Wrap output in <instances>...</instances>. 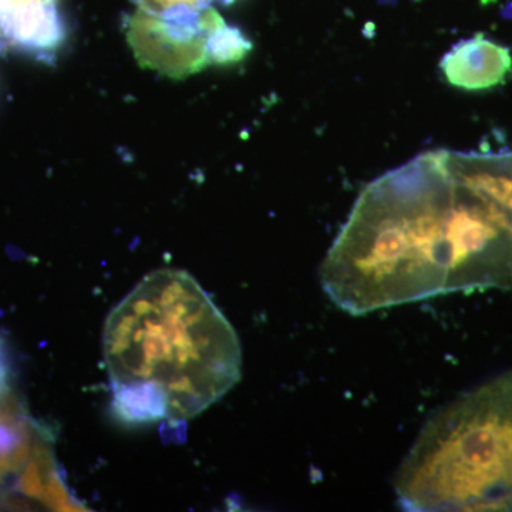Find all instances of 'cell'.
Listing matches in <instances>:
<instances>
[{
	"label": "cell",
	"mask_w": 512,
	"mask_h": 512,
	"mask_svg": "<svg viewBox=\"0 0 512 512\" xmlns=\"http://www.w3.org/2000/svg\"><path fill=\"white\" fill-rule=\"evenodd\" d=\"M113 410L131 424L200 416L239 382L237 332L190 274L146 276L104 323Z\"/></svg>",
	"instance_id": "1"
},
{
	"label": "cell",
	"mask_w": 512,
	"mask_h": 512,
	"mask_svg": "<svg viewBox=\"0 0 512 512\" xmlns=\"http://www.w3.org/2000/svg\"><path fill=\"white\" fill-rule=\"evenodd\" d=\"M394 488L404 511H512V370L434 413Z\"/></svg>",
	"instance_id": "2"
},
{
	"label": "cell",
	"mask_w": 512,
	"mask_h": 512,
	"mask_svg": "<svg viewBox=\"0 0 512 512\" xmlns=\"http://www.w3.org/2000/svg\"><path fill=\"white\" fill-rule=\"evenodd\" d=\"M76 507L57 471L53 437L10 386L0 387V510Z\"/></svg>",
	"instance_id": "3"
},
{
	"label": "cell",
	"mask_w": 512,
	"mask_h": 512,
	"mask_svg": "<svg viewBox=\"0 0 512 512\" xmlns=\"http://www.w3.org/2000/svg\"><path fill=\"white\" fill-rule=\"evenodd\" d=\"M224 26V20L211 8L178 16H156L137 10L128 23L127 36L144 67L183 79L214 62L212 42Z\"/></svg>",
	"instance_id": "4"
},
{
	"label": "cell",
	"mask_w": 512,
	"mask_h": 512,
	"mask_svg": "<svg viewBox=\"0 0 512 512\" xmlns=\"http://www.w3.org/2000/svg\"><path fill=\"white\" fill-rule=\"evenodd\" d=\"M440 66L448 83L474 92L504 83L512 73V56L507 47L477 35L454 46Z\"/></svg>",
	"instance_id": "5"
},
{
	"label": "cell",
	"mask_w": 512,
	"mask_h": 512,
	"mask_svg": "<svg viewBox=\"0 0 512 512\" xmlns=\"http://www.w3.org/2000/svg\"><path fill=\"white\" fill-rule=\"evenodd\" d=\"M138 10L156 16H178L207 9L212 0H134Z\"/></svg>",
	"instance_id": "6"
},
{
	"label": "cell",
	"mask_w": 512,
	"mask_h": 512,
	"mask_svg": "<svg viewBox=\"0 0 512 512\" xmlns=\"http://www.w3.org/2000/svg\"><path fill=\"white\" fill-rule=\"evenodd\" d=\"M12 383V367L8 355V348L0 338V387L10 386Z\"/></svg>",
	"instance_id": "7"
},
{
	"label": "cell",
	"mask_w": 512,
	"mask_h": 512,
	"mask_svg": "<svg viewBox=\"0 0 512 512\" xmlns=\"http://www.w3.org/2000/svg\"><path fill=\"white\" fill-rule=\"evenodd\" d=\"M229 2H231V0H229Z\"/></svg>",
	"instance_id": "8"
}]
</instances>
